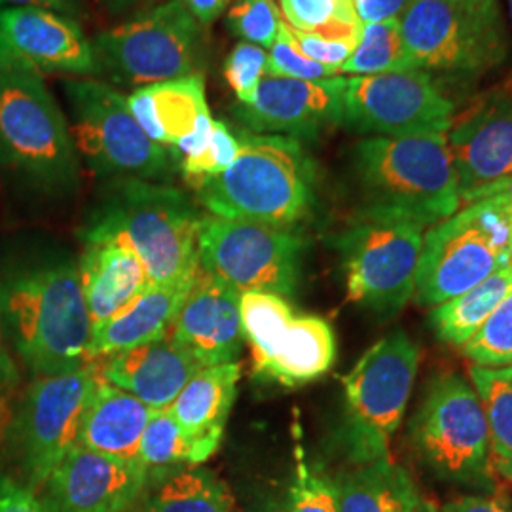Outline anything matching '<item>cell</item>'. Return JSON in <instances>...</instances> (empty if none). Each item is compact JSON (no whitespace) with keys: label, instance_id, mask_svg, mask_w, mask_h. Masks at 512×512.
<instances>
[{"label":"cell","instance_id":"cell-17","mask_svg":"<svg viewBox=\"0 0 512 512\" xmlns=\"http://www.w3.org/2000/svg\"><path fill=\"white\" fill-rule=\"evenodd\" d=\"M348 78L293 80L266 74L249 103H238L234 116L247 131L285 137H317L344 124Z\"/></svg>","mask_w":512,"mask_h":512},{"label":"cell","instance_id":"cell-29","mask_svg":"<svg viewBox=\"0 0 512 512\" xmlns=\"http://www.w3.org/2000/svg\"><path fill=\"white\" fill-rule=\"evenodd\" d=\"M512 293V262L473 289L458 294L429 313V325L440 342L463 348Z\"/></svg>","mask_w":512,"mask_h":512},{"label":"cell","instance_id":"cell-19","mask_svg":"<svg viewBox=\"0 0 512 512\" xmlns=\"http://www.w3.org/2000/svg\"><path fill=\"white\" fill-rule=\"evenodd\" d=\"M147 484L141 461L74 446L46 480L44 503L50 512H129L139 505Z\"/></svg>","mask_w":512,"mask_h":512},{"label":"cell","instance_id":"cell-40","mask_svg":"<svg viewBox=\"0 0 512 512\" xmlns=\"http://www.w3.org/2000/svg\"><path fill=\"white\" fill-rule=\"evenodd\" d=\"M268 74V52L260 46L239 42L224 61V78L238 103H249L260 80Z\"/></svg>","mask_w":512,"mask_h":512},{"label":"cell","instance_id":"cell-52","mask_svg":"<svg viewBox=\"0 0 512 512\" xmlns=\"http://www.w3.org/2000/svg\"><path fill=\"white\" fill-rule=\"evenodd\" d=\"M507 4H509V16H511L512 23V0H507Z\"/></svg>","mask_w":512,"mask_h":512},{"label":"cell","instance_id":"cell-39","mask_svg":"<svg viewBox=\"0 0 512 512\" xmlns=\"http://www.w3.org/2000/svg\"><path fill=\"white\" fill-rule=\"evenodd\" d=\"M268 74L293 80H325L340 73L332 67L311 61L302 54L294 44L289 25L285 23V19H281L279 35L268 50Z\"/></svg>","mask_w":512,"mask_h":512},{"label":"cell","instance_id":"cell-26","mask_svg":"<svg viewBox=\"0 0 512 512\" xmlns=\"http://www.w3.org/2000/svg\"><path fill=\"white\" fill-rule=\"evenodd\" d=\"M128 105L148 137L169 150L211 114L202 74L137 88L129 95Z\"/></svg>","mask_w":512,"mask_h":512},{"label":"cell","instance_id":"cell-46","mask_svg":"<svg viewBox=\"0 0 512 512\" xmlns=\"http://www.w3.org/2000/svg\"><path fill=\"white\" fill-rule=\"evenodd\" d=\"M184 8L192 14L203 29L213 25L234 4V0H181Z\"/></svg>","mask_w":512,"mask_h":512},{"label":"cell","instance_id":"cell-48","mask_svg":"<svg viewBox=\"0 0 512 512\" xmlns=\"http://www.w3.org/2000/svg\"><path fill=\"white\" fill-rule=\"evenodd\" d=\"M486 196H499L501 202L507 205V209H509L512 217V177L505 179L503 183L495 184L494 188H490L482 198H486Z\"/></svg>","mask_w":512,"mask_h":512},{"label":"cell","instance_id":"cell-27","mask_svg":"<svg viewBox=\"0 0 512 512\" xmlns=\"http://www.w3.org/2000/svg\"><path fill=\"white\" fill-rule=\"evenodd\" d=\"M154 410L126 391L97 380L84 410L76 446L114 458L139 461V448Z\"/></svg>","mask_w":512,"mask_h":512},{"label":"cell","instance_id":"cell-14","mask_svg":"<svg viewBox=\"0 0 512 512\" xmlns=\"http://www.w3.org/2000/svg\"><path fill=\"white\" fill-rule=\"evenodd\" d=\"M306 239L294 228L203 217L198 255L203 272L241 293L291 296L300 283Z\"/></svg>","mask_w":512,"mask_h":512},{"label":"cell","instance_id":"cell-3","mask_svg":"<svg viewBox=\"0 0 512 512\" xmlns=\"http://www.w3.org/2000/svg\"><path fill=\"white\" fill-rule=\"evenodd\" d=\"M239 152L224 173L192 186L209 215L294 228L310 215L315 171L298 139L239 129Z\"/></svg>","mask_w":512,"mask_h":512},{"label":"cell","instance_id":"cell-53","mask_svg":"<svg viewBox=\"0 0 512 512\" xmlns=\"http://www.w3.org/2000/svg\"><path fill=\"white\" fill-rule=\"evenodd\" d=\"M427 512H433V511H427Z\"/></svg>","mask_w":512,"mask_h":512},{"label":"cell","instance_id":"cell-4","mask_svg":"<svg viewBox=\"0 0 512 512\" xmlns=\"http://www.w3.org/2000/svg\"><path fill=\"white\" fill-rule=\"evenodd\" d=\"M0 165L52 194L71 192L80 160L42 74L0 48Z\"/></svg>","mask_w":512,"mask_h":512},{"label":"cell","instance_id":"cell-32","mask_svg":"<svg viewBox=\"0 0 512 512\" xmlns=\"http://www.w3.org/2000/svg\"><path fill=\"white\" fill-rule=\"evenodd\" d=\"M414 69L404 44L401 19H384L363 23L357 48L342 65L340 74L372 76V74L403 73Z\"/></svg>","mask_w":512,"mask_h":512},{"label":"cell","instance_id":"cell-45","mask_svg":"<svg viewBox=\"0 0 512 512\" xmlns=\"http://www.w3.org/2000/svg\"><path fill=\"white\" fill-rule=\"evenodd\" d=\"M433 512H507V509L499 497L465 495L446 503L439 511Z\"/></svg>","mask_w":512,"mask_h":512},{"label":"cell","instance_id":"cell-5","mask_svg":"<svg viewBox=\"0 0 512 512\" xmlns=\"http://www.w3.org/2000/svg\"><path fill=\"white\" fill-rule=\"evenodd\" d=\"M351 169L365 205L401 211L425 226L461 205L446 133L365 137L351 148Z\"/></svg>","mask_w":512,"mask_h":512},{"label":"cell","instance_id":"cell-16","mask_svg":"<svg viewBox=\"0 0 512 512\" xmlns=\"http://www.w3.org/2000/svg\"><path fill=\"white\" fill-rule=\"evenodd\" d=\"M454 114L437 78L420 69L348 78L344 124L361 135L448 133Z\"/></svg>","mask_w":512,"mask_h":512},{"label":"cell","instance_id":"cell-11","mask_svg":"<svg viewBox=\"0 0 512 512\" xmlns=\"http://www.w3.org/2000/svg\"><path fill=\"white\" fill-rule=\"evenodd\" d=\"M63 88L74 148L97 175L143 181L171 175V150L154 143L137 124L124 93L88 78L69 80Z\"/></svg>","mask_w":512,"mask_h":512},{"label":"cell","instance_id":"cell-38","mask_svg":"<svg viewBox=\"0 0 512 512\" xmlns=\"http://www.w3.org/2000/svg\"><path fill=\"white\" fill-rule=\"evenodd\" d=\"M285 23L302 33H325L338 23H357L355 6L338 0H279Z\"/></svg>","mask_w":512,"mask_h":512},{"label":"cell","instance_id":"cell-50","mask_svg":"<svg viewBox=\"0 0 512 512\" xmlns=\"http://www.w3.org/2000/svg\"><path fill=\"white\" fill-rule=\"evenodd\" d=\"M503 505H505L507 512H512V499H505V501H503Z\"/></svg>","mask_w":512,"mask_h":512},{"label":"cell","instance_id":"cell-28","mask_svg":"<svg viewBox=\"0 0 512 512\" xmlns=\"http://www.w3.org/2000/svg\"><path fill=\"white\" fill-rule=\"evenodd\" d=\"M338 512H427L420 492L401 465L376 459L332 478Z\"/></svg>","mask_w":512,"mask_h":512},{"label":"cell","instance_id":"cell-34","mask_svg":"<svg viewBox=\"0 0 512 512\" xmlns=\"http://www.w3.org/2000/svg\"><path fill=\"white\" fill-rule=\"evenodd\" d=\"M262 512H338L332 478L319 465L308 463L298 446L291 482L285 492L264 505Z\"/></svg>","mask_w":512,"mask_h":512},{"label":"cell","instance_id":"cell-7","mask_svg":"<svg viewBox=\"0 0 512 512\" xmlns=\"http://www.w3.org/2000/svg\"><path fill=\"white\" fill-rule=\"evenodd\" d=\"M401 27L414 69L433 78L469 82L509 52L497 0H412Z\"/></svg>","mask_w":512,"mask_h":512},{"label":"cell","instance_id":"cell-22","mask_svg":"<svg viewBox=\"0 0 512 512\" xmlns=\"http://www.w3.org/2000/svg\"><path fill=\"white\" fill-rule=\"evenodd\" d=\"M200 368L203 365L194 353L167 332L145 346L109 355L99 366V376L152 410H160L173 404Z\"/></svg>","mask_w":512,"mask_h":512},{"label":"cell","instance_id":"cell-49","mask_svg":"<svg viewBox=\"0 0 512 512\" xmlns=\"http://www.w3.org/2000/svg\"><path fill=\"white\" fill-rule=\"evenodd\" d=\"M103 2L107 8L114 10V12H122V10H128L131 6H135L139 0H99Z\"/></svg>","mask_w":512,"mask_h":512},{"label":"cell","instance_id":"cell-21","mask_svg":"<svg viewBox=\"0 0 512 512\" xmlns=\"http://www.w3.org/2000/svg\"><path fill=\"white\" fill-rule=\"evenodd\" d=\"M238 291L202 268L169 334L203 366L236 363L243 348Z\"/></svg>","mask_w":512,"mask_h":512},{"label":"cell","instance_id":"cell-33","mask_svg":"<svg viewBox=\"0 0 512 512\" xmlns=\"http://www.w3.org/2000/svg\"><path fill=\"white\" fill-rule=\"evenodd\" d=\"M139 461L147 471L148 484L196 467L192 450L169 408L154 410L148 420L139 448Z\"/></svg>","mask_w":512,"mask_h":512},{"label":"cell","instance_id":"cell-35","mask_svg":"<svg viewBox=\"0 0 512 512\" xmlns=\"http://www.w3.org/2000/svg\"><path fill=\"white\" fill-rule=\"evenodd\" d=\"M463 355L482 368L512 366V293L463 346Z\"/></svg>","mask_w":512,"mask_h":512},{"label":"cell","instance_id":"cell-15","mask_svg":"<svg viewBox=\"0 0 512 512\" xmlns=\"http://www.w3.org/2000/svg\"><path fill=\"white\" fill-rule=\"evenodd\" d=\"M97 380L99 366L92 363L69 374L42 376L27 387L10 425V440L31 490L44 488L76 446Z\"/></svg>","mask_w":512,"mask_h":512},{"label":"cell","instance_id":"cell-18","mask_svg":"<svg viewBox=\"0 0 512 512\" xmlns=\"http://www.w3.org/2000/svg\"><path fill=\"white\" fill-rule=\"evenodd\" d=\"M461 202L480 200L512 177V86L480 97L446 133Z\"/></svg>","mask_w":512,"mask_h":512},{"label":"cell","instance_id":"cell-37","mask_svg":"<svg viewBox=\"0 0 512 512\" xmlns=\"http://www.w3.org/2000/svg\"><path fill=\"white\" fill-rule=\"evenodd\" d=\"M226 25L241 42L270 50L279 35L281 18L274 0H236L228 10Z\"/></svg>","mask_w":512,"mask_h":512},{"label":"cell","instance_id":"cell-47","mask_svg":"<svg viewBox=\"0 0 512 512\" xmlns=\"http://www.w3.org/2000/svg\"><path fill=\"white\" fill-rule=\"evenodd\" d=\"M18 384V366L6 346V334H4L2 319H0V399L6 397L8 393H12Z\"/></svg>","mask_w":512,"mask_h":512},{"label":"cell","instance_id":"cell-41","mask_svg":"<svg viewBox=\"0 0 512 512\" xmlns=\"http://www.w3.org/2000/svg\"><path fill=\"white\" fill-rule=\"evenodd\" d=\"M289 29H291L296 48L302 54L311 61H317L321 65L336 69L338 73H340L342 65L348 61L349 55L353 54V50L357 48V42H351V40L323 37L317 33H302L293 27H289Z\"/></svg>","mask_w":512,"mask_h":512},{"label":"cell","instance_id":"cell-31","mask_svg":"<svg viewBox=\"0 0 512 512\" xmlns=\"http://www.w3.org/2000/svg\"><path fill=\"white\" fill-rule=\"evenodd\" d=\"M471 384L486 414L492 469L512 484V366H471Z\"/></svg>","mask_w":512,"mask_h":512},{"label":"cell","instance_id":"cell-8","mask_svg":"<svg viewBox=\"0 0 512 512\" xmlns=\"http://www.w3.org/2000/svg\"><path fill=\"white\" fill-rule=\"evenodd\" d=\"M512 262V217L486 196L437 222L423 238L414 302L435 308Z\"/></svg>","mask_w":512,"mask_h":512},{"label":"cell","instance_id":"cell-6","mask_svg":"<svg viewBox=\"0 0 512 512\" xmlns=\"http://www.w3.org/2000/svg\"><path fill=\"white\" fill-rule=\"evenodd\" d=\"M425 228L401 211L363 205L334 238L349 300L378 315L414 300Z\"/></svg>","mask_w":512,"mask_h":512},{"label":"cell","instance_id":"cell-13","mask_svg":"<svg viewBox=\"0 0 512 512\" xmlns=\"http://www.w3.org/2000/svg\"><path fill=\"white\" fill-rule=\"evenodd\" d=\"M239 313L258 378L300 387L319 380L334 365L336 336L329 321L294 313L285 296L241 293Z\"/></svg>","mask_w":512,"mask_h":512},{"label":"cell","instance_id":"cell-1","mask_svg":"<svg viewBox=\"0 0 512 512\" xmlns=\"http://www.w3.org/2000/svg\"><path fill=\"white\" fill-rule=\"evenodd\" d=\"M0 319L6 340L37 378L92 365V319L74 260H48L6 279Z\"/></svg>","mask_w":512,"mask_h":512},{"label":"cell","instance_id":"cell-24","mask_svg":"<svg viewBox=\"0 0 512 512\" xmlns=\"http://www.w3.org/2000/svg\"><path fill=\"white\" fill-rule=\"evenodd\" d=\"M78 274L93 329L126 310L150 285L139 256L114 241L86 243Z\"/></svg>","mask_w":512,"mask_h":512},{"label":"cell","instance_id":"cell-51","mask_svg":"<svg viewBox=\"0 0 512 512\" xmlns=\"http://www.w3.org/2000/svg\"><path fill=\"white\" fill-rule=\"evenodd\" d=\"M338 2H342V4H349V6H355V2H357V0H338Z\"/></svg>","mask_w":512,"mask_h":512},{"label":"cell","instance_id":"cell-44","mask_svg":"<svg viewBox=\"0 0 512 512\" xmlns=\"http://www.w3.org/2000/svg\"><path fill=\"white\" fill-rule=\"evenodd\" d=\"M0 8H42L76 21L88 16L84 0H0Z\"/></svg>","mask_w":512,"mask_h":512},{"label":"cell","instance_id":"cell-30","mask_svg":"<svg viewBox=\"0 0 512 512\" xmlns=\"http://www.w3.org/2000/svg\"><path fill=\"white\" fill-rule=\"evenodd\" d=\"M135 512H238L224 480L207 469H184L148 484Z\"/></svg>","mask_w":512,"mask_h":512},{"label":"cell","instance_id":"cell-36","mask_svg":"<svg viewBox=\"0 0 512 512\" xmlns=\"http://www.w3.org/2000/svg\"><path fill=\"white\" fill-rule=\"evenodd\" d=\"M238 152V131H234L222 120H215L209 141L202 152L194 158L179 160L184 181L190 186H196L202 181L217 177L234 164Z\"/></svg>","mask_w":512,"mask_h":512},{"label":"cell","instance_id":"cell-25","mask_svg":"<svg viewBox=\"0 0 512 512\" xmlns=\"http://www.w3.org/2000/svg\"><path fill=\"white\" fill-rule=\"evenodd\" d=\"M196 279V277H194ZM194 279L171 285L150 283L145 293L105 325L92 330L88 361L139 348L164 338L192 289Z\"/></svg>","mask_w":512,"mask_h":512},{"label":"cell","instance_id":"cell-43","mask_svg":"<svg viewBox=\"0 0 512 512\" xmlns=\"http://www.w3.org/2000/svg\"><path fill=\"white\" fill-rule=\"evenodd\" d=\"M412 0H357L355 10L363 23H376L384 19H401Z\"/></svg>","mask_w":512,"mask_h":512},{"label":"cell","instance_id":"cell-12","mask_svg":"<svg viewBox=\"0 0 512 512\" xmlns=\"http://www.w3.org/2000/svg\"><path fill=\"white\" fill-rule=\"evenodd\" d=\"M410 444L435 475L484 486L492 482L490 435L475 385L459 374L437 376L414 418Z\"/></svg>","mask_w":512,"mask_h":512},{"label":"cell","instance_id":"cell-20","mask_svg":"<svg viewBox=\"0 0 512 512\" xmlns=\"http://www.w3.org/2000/svg\"><path fill=\"white\" fill-rule=\"evenodd\" d=\"M0 48L38 73L99 74L80 21L42 8H0Z\"/></svg>","mask_w":512,"mask_h":512},{"label":"cell","instance_id":"cell-2","mask_svg":"<svg viewBox=\"0 0 512 512\" xmlns=\"http://www.w3.org/2000/svg\"><path fill=\"white\" fill-rule=\"evenodd\" d=\"M203 217L183 190L143 179H118L82 230L84 243L114 241L131 249L150 283L171 285L200 270Z\"/></svg>","mask_w":512,"mask_h":512},{"label":"cell","instance_id":"cell-23","mask_svg":"<svg viewBox=\"0 0 512 512\" xmlns=\"http://www.w3.org/2000/svg\"><path fill=\"white\" fill-rule=\"evenodd\" d=\"M241 366H203L169 406L192 450L196 467L219 450L232 404L238 393Z\"/></svg>","mask_w":512,"mask_h":512},{"label":"cell","instance_id":"cell-9","mask_svg":"<svg viewBox=\"0 0 512 512\" xmlns=\"http://www.w3.org/2000/svg\"><path fill=\"white\" fill-rule=\"evenodd\" d=\"M420 365V349L404 330L378 340L344 376V416L338 431L351 465L389 458Z\"/></svg>","mask_w":512,"mask_h":512},{"label":"cell","instance_id":"cell-10","mask_svg":"<svg viewBox=\"0 0 512 512\" xmlns=\"http://www.w3.org/2000/svg\"><path fill=\"white\" fill-rule=\"evenodd\" d=\"M202 29L181 0H169L93 38L97 71L137 88L202 74Z\"/></svg>","mask_w":512,"mask_h":512},{"label":"cell","instance_id":"cell-42","mask_svg":"<svg viewBox=\"0 0 512 512\" xmlns=\"http://www.w3.org/2000/svg\"><path fill=\"white\" fill-rule=\"evenodd\" d=\"M0 512H50L35 490L10 476L0 475Z\"/></svg>","mask_w":512,"mask_h":512}]
</instances>
